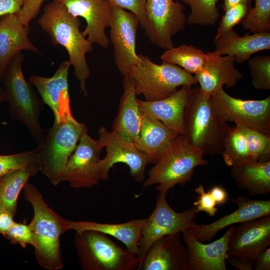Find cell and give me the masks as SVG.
<instances>
[{
  "label": "cell",
  "mask_w": 270,
  "mask_h": 270,
  "mask_svg": "<svg viewBox=\"0 0 270 270\" xmlns=\"http://www.w3.org/2000/svg\"><path fill=\"white\" fill-rule=\"evenodd\" d=\"M206 54L202 68L194 76L202 94L211 96L224 86L234 87L243 78L242 74L235 68L233 57L220 56L214 51Z\"/></svg>",
  "instance_id": "21"
},
{
  "label": "cell",
  "mask_w": 270,
  "mask_h": 270,
  "mask_svg": "<svg viewBox=\"0 0 270 270\" xmlns=\"http://www.w3.org/2000/svg\"><path fill=\"white\" fill-rule=\"evenodd\" d=\"M139 25V21L134 14L112 6L109 25L110 40L113 46L114 64L124 76L141 61L136 49Z\"/></svg>",
  "instance_id": "14"
},
{
  "label": "cell",
  "mask_w": 270,
  "mask_h": 270,
  "mask_svg": "<svg viewBox=\"0 0 270 270\" xmlns=\"http://www.w3.org/2000/svg\"><path fill=\"white\" fill-rule=\"evenodd\" d=\"M250 8V4H240L225 11L219 23L215 39L232 30L236 25L240 24Z\"/></svg>",
  "instance_id": "37"
},
{
  "label": "cell",
  "mask_w": 270,
  "mask_h": 270,
  "mask_svg": "<svg viewBox=\"0 0 270 270\" xmlns=\"http://www.w3.org/2000/svg\"><path fill=\"white\" fill-rule=\"evenodd\" d=\"M24 58L20 52L12 58L2 78V84L10 116L23 125L39 144L45 132L39 120L44 103L24 76L22 64Z\"/></svg>",
  "instance_id": "5"
},
{
  "label": "cell",
  "mask_w": 270,
  "mask_h": 270,
  "mask_svg": "<svg viewBox=\"0 0 270 270\" xmlns=\"http://www.w3.org/2000/svg\"><path fill=\"white\" fill-rule=\"evenodd\" d=\"M22 168L40 170L38 149L18 154L0 155V178L10 172Z\"/></svg>",
  "instance_id": "35"
},
{
  "label": "cell",
  "mask_w": 270,
  "mask_h": 270,
  "mask_svg": "<svg viewBox=\"0 0 270 270\" xmlns=\"http://www.w3.org/2000/svg\"><path fill=\"white\" fill-rule=\"evenodd\" d=\"M251 0H223L222 8L224 12L240 4H250Z\"/></svg>",
  "instance_id": "46"
},
{
  "label": "cell",
  "mask_w": 270,
  "mask_h": 270,
  "mask_svg": "<svg viewBox=\"0 0 270 270\" xmlns=\"http://www.w3.org/2000/svg\"><path fill=\"white\" fill-rule=\"evenodd\" d=\"M39 172L34 168H22L0 178V210L7 211L14 216L21 190L30 178Z\"/></svg>",
  "instance_id": "29"
},
{
  "label": "cell",
  "mask_w": 270,
  "mask_h": 270,
  "mask_svg": "<svg viewBox=\"0 0 270 270\" xmlns=\"http://www.w3.org/2000/svg\"><path fill=\"white\" fill-rule=\"evenodd\" d=\"M70 66L68 61H64L60 64L51 77L32 75L28 78L44 103L52 110L54 122L74 118L70 109L68 84V74Z\"/></svg>",
  "instance_id": "17"
},
{
  "label": "cell",
  "mask_w": 270,
  "mask_h": 270,
  "mask_svg": "<svg viewBox=\"0 0 270 270\" xmlns=\"http://www.w3.org/2000/svg\"><path fill=\"white\" fill-rule=\"evenodd\" d=\"M124 92L120 98L112 130L136 143L141 124V113L132 80L128 74L124 76Z\"/></svg>",
  "instance_id": "26"
},
{
  "label": "cell",
  "mask_w": 270,
  "mask_h": 270,
  "mask_svg": "<svg viewBox=\"0 0 270 270\" xmlns=\"http://www.w3.org/2000/svg\"><path fill=\"white\" fill-rule=\"evenodd\" d=\"M188 250L180 232L156 241L142 260L138 270H188Z\"/></svg>",
  "instance_id": "20"
},
{
  "label": "cell",
  "mask_w": 270,
  "mask_h": 270,
  "mask_svg": "<svg viewBox=\"0 0 270 270\" xmlns=\"http://www.w3.org/2000/svg\"><path fill=\"white\" fill-rule=\"evenodd\" d=\"M98 132V140L106 150L105 157L100 159L96 165V172L100 181L108 178L110 170L117 163L127 165L130 176L136 182L144 181L146 168L150 162L136 143L114 130H108L104 126H100Z\"/></svg>",
  "instance_id": "10"
},
{
  "label": "cell",
  "mask_w": 270,
  "mask_h": 270,
  "mask_svg": "<svg viewBox=\"0 0 270 270\" xmlns=\"http://www.w3.org/2000/svg\"><path fill=\"white\" fill-rule=\"evenodd\" d=\"M180 0L190 8V12L186 18L188 24L208 26L214 24L218 20L220 15L216 7L218 0Z\"/></svg>",
  "instance_id": "32"
},
{
  "label": "cell",
  "mask_w": 270,
  "mask_h": 270,
  "mask_svg": "<svg viewBox=\"0 0 270 270\" xmlns=\"http://www.w3.org/2000/svg\"><path fill=\"white\" fill-rule=\"evenodd\" d=\"M14 216L6 210H0V234H4L15 222Z\"/></svg>",
  "instance_id": "44"
},
{
  "label": "cell",
  "mask_w": 270,
  "mask_h": 270,
  "mask_svg": "<svg viewBox=\"0 0 270 270\" xmlns=\"http://www.w3.org/2000/svg\"><path fill=\"white\" fill-rule=\"evenodd\" d=\"M230 174L238 188L246 190L250 196L270 192V160H248L232 166Z\"/></svg>",
  "instance_id": "28"
},
{
  "label": "cell",
  "mask_w": 270,
  "mask_h": 270,
  "mask_svg": "<svg viewBox=\"0 0 270 270\" xmlns=\"http://www.w3.org/2000/svg\"><path fill=\"white\" fill-rule=\"evenodd\" d=\"M192 88V86H182L170 96L156 101L148 102L137 98L140 112L160 121L178 134L184 135V114Z\"/></svg>",
  "instance_id": "22"
},
{
  "label": "cell",
  "mask_w": 270,
  "mask_h": 270,
  "mask_svg": "<svg viewBox=\"0 0 270 270\" xmlns=\"http://www.w3.org/2000/svg\"><path fill=\"white\" fill-rule=\"evenodd\" d=\"M23 190L26 200L34 210V216L28 226L34 234V248L38 264L48 270L62 268L60 237L69 230L67 220L48 206L39 190L29 181Z\"/></svg>",
  "instance_id": "2"
},
{
  "label": "cell",
  "mask_w": 270,
  "mask_h": 270,
  "mask_svg": "<svg viewBox=\"0 0 270 270\" xmlns=\"http://www.w3.org/2000/svg\"><path fill=\"white\" fill-rule=\"evenodd\" d=\"M166 194L159 192L155 208L146 218L137 254L142 260L151 246L160 238L190 228L199 212L194 206L180 212L175 211L169 205Z\"/></svg>",
  "instance_id": "13"
},
{
  "label": "cell",
  "mask_w": 270,
  "mask_h": 270,
  "mask_svg": "<svg viewBox=\"0 0 270 270\" xmlns=\"http://www.w3.org/2000/svg\"><path fill=\"white\" fill-rule=\"evenodd\" d=\"M204 153L192 145L184 135L178 134L160 154L150 170L142 188L156 185L158 192H167L176 184L184 186L195 168L208 164Z\"/></svg>",
  "instance_id": "3"
},
{
  "label": "cell",
  "mask_w": 270,
  "mask_h": 270,
  "mask_svg": "<svg viewBox=\"0 0 270 270\" xmlns=\"http://www.w3.org/2000/svg\"><path fill=\"white\" fill-rule=\"evenodd\" d=\"M5 102H6V96L0 78V104Z\"/></svg>",
  "instance_id": "47"
},
{
  "label": "cell",
  "mask_w": 270,
  "mask_h": 270,
  "mask_svg": "<svg viewBox=\"0 0 270 270\" xmlns=\"http://www.w3.org/2000/svg\"><path fill=\"white\" fill-rule=\"evenodd\" d=\"M184 6L174 0H146L144 30L149 40L160 48L174 46L172 37L186 24Z\"/></svg>",
  "instance_id": "12"
},
{
  "label": "cell",
  "mask_w": 270,
  "mask_h": 270,
  "mask_svg": "<svg viewBox=\"0 0 270 270\" xmlns=\"http://www.w3.org/2000/svg\"><path fill=\"white\" fill-rule=\"evenodd\" d=\"M213 197L216 204H225L228 199V194L226 190L221 186H214L209 190Z\"/></svg>",
  "instance_id": "45"
},
{
  "label": "cell",
  "mask_w": 270,
  "mask_h": 270,
  "mask_svg": "<svg viewBox=\"0 0 270 270\" xmlns=\"http://www.w3.org/2000/svg\"><path fill=\"white\" fill-rule=\"evenodd\" d=\"M178 135L160 121L141 114L138 148L154 164L168 143Z\"/></svg>",
  "instance_id": "27"
},
{
  "label": "cell",
  "mask_w": 270,
  "mask_h": 270,
  "mask_svg": "<svg viewBox=\"0 0 270 270\" xmlns=\"http://www.w3.org/2000/svg\"><path fill=\"white\" fill-rule=\"evenodd\" d=\"M256 270H270V247H268L258 256L254 264Z\"/></svg>",
  "instance_id": "43"
},
{
  "label": "cell",
  "mask_w": 270,
  "mask_h": 270,
  "mask_svg": "<svg viewBox=\"0 0 270 270\" xmlns=\"http://www.w3.org/2000/svg\"><path fill=\"white\" fill-rule=\"evenodd\" d=\"M26 0H0V16L18 14Z\"/></svg>",
  "instance_id": "42"
},
{
  "label": "cell",
  "mask_w": 270,
  "mask_h": 270,
  "mask_svg": "<svg viewBox=\"0 0 270 270\" xmlns=\"http://www.w3.org/2000/svg\"><path fill=\"white\" fill-rule=\"evenodd\" d=\"M194 192L198 196L194 206L199 212H204L210 216H214L218 212L217 204L210 191L205 192L204 186L200 184L194 188Z\"/></svg>",
  "instance_id": "40"
},
{
  "label": "cell",
  "mask_w": 270,
  "mask_h": 270,
  "mask_svg": "<svg viewBox=\"0 0 270 270\" xmlns=\"http://www.w3.org/2000/svg\"><path fill=\"white\" fill-rule=\"evenodd\" d=\"M221 154L226 164L230 167L250 160L245 137L239 126L231 127Z\"/></svg>",
  "instance_id": "31"
},
{
  "label": "cell",
  "mask_w": 270,
  "mask_h": 270,
  "mask_svg": "<svg viewBox=\"0 0 270 270\" xmlns=\"http://www.w3.org/2000/svg\"><path fill=\"white\" fill-rule=\"evenodd\" d=\"M44 0H26L20 11L17 14L22 22L30 24V22L38 14Z\"/></svg>",
  "instance_id": "41"
},
{
  "label": "cell",
  "mask_w": 270,
  "mask_h": 270,
  "mask_svg": "<svg viewBox=\"0 0 270 270\" xmlns=\"http://www.w3.org/2000/svg\"><path fill=\"white\" fill-rule=\"evenodd\" d=\"M234 228L230 226L220 238L208 244L196 239L190 228L182 232L188 250V270H226V252Z\"/></svg>",
  "instance_id": "18"
},
{
  "label": "cell",
  "mask_w": 270,
  "mask_h": 270,
  "mask_svg": "<svg viewBox=\"0 0 270 270\" xmlns=\"http://www.w3.org/2000/svg\"><path fill=\"white\" fill-rule=\"evenodd\" d=\"M214 52L220 56H231L235 62L240 64L247 61L254 53L270 49V32L240 36L232 30L214 39Z\"/></svg>",
  "instance_id": "24"
},
{
  "label": "cell",
  "mask_w": 270,
  "mask_h": 270,
  "mask_svg": "<svg viewBox=\"0 0 270 270\" xmlns=\"http://www.w3.org/2000/svg\"><path fill=\"white\" fill-rule=\"evenodd\" d=\"M139 56L140 63L133 66L128 74L132 80L136 96L143 95L146 101L166 98L179 86L198 84L192 74L176 65L164 62L156 64L148 56Z\"/></svg>",
  "instance_id": "8"
},
{
  "label": "cell",
  "mask_w": 270,
  "mask_h": 270,
  "mask_svg": "<svg viewBox=\"0 0 270 270\" xmlns=\"http://www.w3.org/2000/svg\"><path fill=\"white\" fill-rule=\"evenodd\" d=\"M238 126L244 136L250 160H270V136L256 130Z\"/></svg>",
  "instance_id": "34"
},
{
  "label": "cell",
  "mask_w": 270,
  "mask_h": 270,
  "mask_svg": "<svg viewBox=\"0 0 270 270\" xmlns=\"http://www.w3.org/2000/svg\"><path fill=\"white\" fill-rule=\"evenodd\" d=\"M64 6L75 17L86 22L84 35L92 44L108 48L110 40L106 33L109 27L112 6L107 0H54Z\"/></svg>",
  "instance_id": "16"
},
{
  "label": "cell",
  "mask_w": 270,
  "mask_h": 270,
  "mask_svg": "<svg viewBox=\"0 0 270 270\" xmlns=\"http://www.w3.org/2000/svg\"><path fill=\"white\" fill-rule=\"evenodd\" d=\"M80 136L75 150L68 158L64 168L62 181H66L73 188H90L100 180L96 172L103 146L87 133Z\"/></svg>",
  "instance_id": "15"
},
{
  "label": "cell",
  "mask_w": 270,
  "mask_h": 270,
  "mask_svg": "<svg viewBox=\"0 0 270 270\" xmlns=\"http://www.w3.org/2000/svg\"><path fill=\"white\" fill-rule=\"evenodd\" d=\"M146 220L145 218L120 224H108L67 220V224L68 230L75 232L93 230L112 236L123 243L126 248L137 255Z\"/></svg>",
  "instance_id": "25"
},
{
  "label": "cell",
  "mask_w": 270,
  "mask_h": 270,
  "mask_svg": "<svg viewBox=\"0 0 270 270\" xmlns=\"http://www.w3.org/2000/svg\"><path fill=\"white\" fill-rule=\"evenodd\" d=\"M88 131L86 126L74 118L54 122L52 126L45 131L38 146L40 172L52 184L56 186L62 182L68 158L82 134Z\"/></svg>",
  "instance_id": "7"
},
{
  "label": "cell",
  "mask_w": 270,
  "mask_h": 270,
  "mask_svg": "<svg viewBox=\"0 0 270 270\" xmlns=\"http://www.w3.org/2000/svg\"><path fill=\"white\" fill-rule=\"evenodd\" d=\"M112 6L128 10L138 18L140 26L144 28L146 22V0H107Z\"/></svg>",
  "instance_id": "39"
},
{
  "label": "cell",
  "mask_w": 270,
  "mask_h": 270,
  "mask_svg": "<svg viewBox=\"0 0 270 270\" xmlns=\"http://www.w3.org/2000/svg\"><path fill=\"white\" fill-rule=\"evenodd\" d=\"M206 58L207 54L203 50L185 44L166 50L160 56L162 62L176 65L191 74L200 70Z\"/></svg>",
  "instance_id": "30"
},
{
  "label": "cell",
  "mask_w": 270,
  "mask_h": 270,
  "mask_svg": "<svg viewBox=\"0 0 270 270\" xmlns=\"http://www.w3.org/2000/svg\"><path fill=\"white\" fill-rule=\"evenodd\" d=\"M38 24L50 37L52 44L64 46L68 52L74 75L80 82V92L88 96L86 80L90 70L86 54L92 51V44L80 30V20L70 14L62 4L52 1L46 4Z\"/></svg>",
  "instance_id": "1"
},
{
  "label": "cell",
  "mask_w": 270,
  "mask_h": 270,
  "mask_svg": "<svg viewBox=\"0 0 270 270\" xmlns=\"http://www.w3.org/2000/svg\"><path fill=\"white\" fill-rule=\"evenodd\" d=\"M231 200L238 206L236 210L210 224L195 222L192 225L190 229L196 239L202 242L210 240L226 227L270 214V200H254L245 196H238Z\"/></svg>",
  "instance_id": "19"
},
{
  "label": "cell",
  "mask_w": 270,
  "mask_h": 270,
  "mask_svg": "<svg viewBox=\"0 0 270 270\" xmlns=\"http://www.w3.org/2000/svg\"><path fill=\"white\" fill-rule=\"evenodd\" d=\"M212 104L220 117L270 136V96L259 100L234 98L222 88L210 96Z\"/></svg>",
  "instance_id": "11"
},
{
  "label": "cell",
  "mask_w": 270,
  "mask_h": 270,
  "mask_svg": "<svg viewBox=\"0 0 270 270\" xmlns=\"http://www.w3.org/2000/svg\"><path fill=\"white\" fill-rule=\"evenodd\" d=\"M2 235L10 243L18 244L24 248L27 244H30L33 247L34 246V234L28 224L15 222Z\"/></svg>",
  "instance_id": "38"
},
{
  "label": "cell",
  "mask_w": 270,
  "mask_h": 270,
  "mask_svg": "<svg viewBox=\"0 0 270 270\" xmlns=\"http://www.w3.org/2000/svg\"><path fill=\"white\" fill-rule=\"evenodd\" d=\"M184 136L204 154H221L231 127L215 111L210 96L202 94L198 87L192 88L184 114Z\"/></svg>",
  "instance_id": "4"
},
{
  "label": "cell",
  "mask_w": 270,
  "mask_h": 270,
  "mask_svg": "<svg viewBox=\"0 0 270 270\" xmlns=\"http://www.w3.org/2000/svg\"><path fill=\"white\" fill-rule=\"evenodd\" d=\"M251 82L256 90H270V56H256L248 60Z\"/></svg>",
  "instance_id": "36"
},
{
  "label": "cell",
  "mask_w": 270,
  "mask_h": 270,
  "mask_svg": "<svg viewBox=\"0 0 270 270\" xmlns=\"http://www.w3.org/2000/svg\"><path fill=\"white\" fill-rule=\"evenodd\" d=\"M30 24L25 25L17 14L2 16L0 19V78L12 58L22 50L41 54L29 40Z\"/></svg>",
  "instance_id": "23"
},
{
  "label": "cell",
  "mask_w": 270,
  "mask_h": 270,
  "mask_svg": "<svg viewBox=\"0 0 270 270\" xmlns=\"http://www.w3.org/2000/svg\"><path fill=\"white\" fill-rule=\"evenodd\" d=\"M74 244L84 270H138L142 262L136 254L100 232H76Z\"/></svg>",
  "instance_id": "6"
},
{
  "label": "cell",
  "mask_w": 270,
  "mask_h": 270,
  "mask_svg": "<svg viewBox=\"0 0 270 270\" xmlns=\"http://www.w3.org/2000/svg\"><path fill=\"white\" fill-rule=\"evenodd\" d=\"M254 8H250L240 22L244 30L252 34L270 32V0H254Z\"/></svg>",
  "instance_id": "33"
},
{
  "label": "cell",
  "mask_w": 270,
  "mask_h": 270,
  "mask_svg": "<svg viewBox=\"0 0 270 270\" xmlns=\"http://www.w3.org/2000/svg\"><path fill=\"white\" fill-rule=\"evenodd\" d=\"M228 244L226 261L238 270H252L256 258L270 246V214L240 224Z\"/></svg>",
  "instance_id": "9"
}]
</instances>
